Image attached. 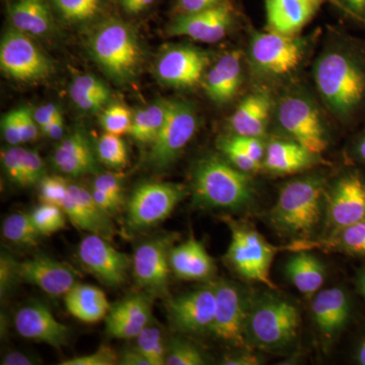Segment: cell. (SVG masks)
<instances>
[{
  "label": "cell",
  "instance_id": "6da1fadb",
  "mask_svg": "<svg viewBox=\"0 0 365 365\" xmlns=\"http://www.w3.org/2000/svg\"><path fill=\"white\" fill-rule=\"evenodd\" d=\"M313 78L332 116L356 123L365 115V41L338 34L317 57Z\"/></svg>",
  "mask_w": 365,
  "mask_h": 365
},
{
  "label": "cell",
  "instance_id": "7a4b0ae2",
  "mask_svg": "<svg viewBox=\"0 0 365 365\" xmlns=\"http://www.w3.org/2000/svg\"><path fill=\"white\" fill-rule=\"evenodd\" d=\"M326 177L309 173L281 187L277 200L268 213L271 227L292 242L309 241L325 212Z\"/></svg>",
  "mask_w": 365,
  "mask_h": 365
},
{
  "label": "cell",
  "instance_id": "3957f363",
  "mask_svg": "<svg viewBox=\"0 0 365 365\" xmlns=\"http://www.w3.org/2000/svg\"><path fill=\"white\" fill-rule=\"evenodd\" d=\"M192 191L197 205L232 211L249 207L256 195L251 175L218 155H207L197 162Z\"/></svg>",
  "mask_w": 365,
  "mask_h": 365
},
{
  "label": "cell",
  "instance_id": "277c9868",
  "mask_svg": "<svg viewBox=\"0 0 365 365\" xmlns=\"http://www.w3.org/2000/svg\"><path fill=\"white\" fill-rule=\"evenodd\" d=\"M317 37L318 34L288 36L266 30L255 32L246 57L250 72L265 85L289 78L306 62Z\"/></svg>",
  "mask_w": 365,
  "mask_h": 365
},
{
  "label": "cell",
  "instance_id": "5b68a950",
  "mask_svg": "<svg viewBox=\"0 0 365 365\" xmlns=\"http://www.w3.org/2000/svg\"><path fill=\"white\" fill-rule=\"evenodd\" d=\"M299 309L289 299L271 292L252 294L246 323L248 348L267 351L287 349L297 340Z\"/></svg>",
  "mask_w": 365,
  "mask_h": 365
},
{
  "label": "cell",
  "instance_id": "8992f818",
  "mask_svg": "<svg viewBox=\"0 0 365 365\" xmlns=\"http://www.w3.org/2000/svg\"><path fill=\"white\" fill-rule=\"evenodd\" d=\"M93 59L117 83L135 78L141 63V49L134 31L126 23L108 20L96 29L88 41Z\"/></svg>",
  "mask_w": 365,
  "mask_h": 365
},
{
  "label": "cell",
  "instance_id": "52a82bcc",
  "mask_svg": "<svg viewBox=\"0 0 365 365\" xmlns=\"http://www.w3.org/2000/svg\"><path fill=\"white\" fill-rule=\"evenodd\" d=\"M278 127L287 138L322 155L328 150L330 133L318 103L302 91H292L275 101L273 111Z\"/></svg>",
  "mask_w": 365,
  "mask_h": 365
},
{
  "label": "cell",
  "instance_id": "ba28073f",
  "mask_svg": "<svg viewBox=\"0 0 365 365\" xmlns=\"http://www.w3.org/2000/svg\"><path fill=\"white\" fill-rule=\"evenodd\" d=\"M230 227L232 241L225 260L237 275L261 283L269 289H277L270 277L271 264L279 248L269 244L263 235L248 222L223 218Z\"/></svg>",
  "mask_w": 365,
  "mask_h": 365
},
{
  "label": "cell",
  "instance_id": "9c48e42d",
  "mask_svg": "<svg viewBox=\"0 0 365 365\" xmlns=\"http://www.w3.org/2000/svg\"><path fill=\"white\" fill-rule=\"evenodd\" d=\"M198 117L193 105L174 101L167 122L150 144L148 165L155 170H165L176 160L195 135Z\"/></svg>",
  "mask_w": 365,
  "mask_h": 365
},
{
  "label": "cell",
  "instance_id": "30bf717a",
  "mask_svg": "<svg viewBox=\"0 0 365 365\" xmlns=\"http://www.w3.org/2000/svg\"><path fill=\"white\" fill-rule=\"evenodd\" d=\"M215 317L209 333L215 339L237 348H246V323L251 292L234 282L220 280L215 283Z\"/></svg>",
  "mask_w": 365,
  "mask_h": 365
},
{
  "label": "cell",
  "instance_id": "8fae6325",
  "mask_svg": "<svg viewBox=\"0 0 365 365\" xmlns=\"http://www.w3.org/2000/svg\"><path fill=\"white\" fill-rule=\"evenodd\" d=\"M324 215L325 235L365 220V177L359 170H346L327 189Z\"/></svg>",
  "mask_w": 365,
  "mask_h": 365
},
{
  "label": "cell",
  "instance_id": "7c38bea8",
  "mask_svg": "<svg viewBox=\"0 0 365 365\" xmlns=\"http://www.w3.org/2000/svg\"><path fill=\"white\" fill-rule=\"evenodd\" d=\"M186 195L182 185L148 182L137 187L127 208V223L133 230L157 225L169 217Z\"/></svg>",
  "mask_w": 365,
  "mask_h": 365
},
{
  "label": "cell",
  "instance_id": "4fadbf2b",
  "mask_svg": "<svg viewBox=\"0 0 365 365\" xmlns=\"http://www.w3.org/2000/svg\"><path fill=\"white\" fill-rule=\"evenodd\" d=\"M0 66L11 78L39 81L49 78L52 63L29 35L11 29L0 44Z\"/></svg>",
  "mask_w": 365,
  "mask_h": 365
},
{
  "label": "cell",
  "instance_id": "5bb4252c",
  "mask_svg": "<svg viewBox=\"0 0 365 365\" xmlns=\"http://www.w3.org/2000/svg\"><path fill=\"white\" fill-rule=\"evenodd\" d=\"M209 66L210 57L200 48L174 46L160 54L155 63V74L165 85L189 88L202 83Z\"/></svg>",
  "mask_w": 365,
  "mask_h": 365
},
{
  "label": "cell",
  "instance_id": "9a60e30c",
  "mask_svg": "<svg viewBox=\"0 0 365 365\" xmlns=\"http://www.w3.org/2000/svg\"><path fill=\"white\" fill-rule=\"evenodd\" d=\"M235 20V9L228 0L217 6L193 14H178L170 24L168 33L175 37H188L198 42L222 40Z\"/></svg>",
  "mask_w": 365,
  "mask_h": 365
},
{
  "label": "cell",
  "instance_id": "2e32d148",
  "mask_svg": "<svg viewBox=\"0 0 365 365\" xmlns=\"http://www.w3.org/2000/svg\"><path fill=\"white\" fill-rule=\"evenodd\" d=\"M78 258L107 287H121L126 282L131 266L130 258L115 249L109 240L98 235H86L79 244Z\"/></svg>",
  "mask_w": 365,
  "mask_h": 365
},
{
  "label": "cell",
  "instance_id": "e0dca14e",
  "mask_svg": "<svg viewBox=\"0 0 365 365\" xmlns=\"http://www.w3.org/2000/svg\"><path fill=\"white\" fill-rule=\"evenodd\" d=\"M215 283L170 299L169 312L178 330L187 334L209 333L215 317Z\"/></svg>",
  "mask_w": 365,
  "mask_h": 365
},
{
  "label": "cell",
  "instance_id": "ac0fdd59",
  "mask_svg": "<svg viewBox=\"0 0 365 365\" xmlns=\"http://www.w3.org/2000/svg\"><path fill=\"white\" fill-rule=\"evenodd\" d=\"M18 282L40 288L51 297H64L78 282L76 271L45 255L16 262Z\"/></svg>",
  "mask_w": 365,
  "mask_h": 365
},
{
  "label": "cell",
  "instance_id": "d6986e66",
  "mask_svg": "<svg viewBox=\"0 0 365 365\" xmlns=\"http://www.w3.org/2000/svg\"><path fill=\"white\" fill-rule=\"evenodd\" d=\"M169 247L167 239L151 240L143 242L134 254L132 266L137 284L151 294H167L172 270Z\"/></svg>",
  "mask_w": 365,
  "mask_h": 365
},
{
  "label": "cell",
  "instance_id": "ffe728a7",
  "mask_svg": "<svg viewBox=\"0 0 365 365\" xmlns=\"http://www.w3.org/2000/svg\"><path fill=\"white\" fill-rule=\"evenodd\" d=\"M60 207L78 230L101 235L109 241L114 237L115 227L110 215L98 205L91 192L85 187L69 182L68 191Z\"/></svg>",
  "mask_w": 365,
  "mask_h": 365
},
{
  "label": "cell",
  "instance_id": "44dd1931",
  "mask_svg": "<svg viewBox=\"0 0 365 365\" xmlns=\"http://www.w3.org/2000/svg\"><path fill=\"white\" fill-rule=\"evenodd\" d=\"M16 332L25 339L61 348L68 341V327L60 323L49 309L40 302L21 307L14 317Z\"/></svg>",
  "mask_w": 365,
  "mask_h": 365
},
{
  "label": "cell",
  "instance_id": "7402d4cb",
  "mask_svg": "<svg viewBox=\"0 0 365 365\" xmlns=\"http://www.w3.org/2000/svg\"><path fill=\"white\" fill-rule=\"evenodd\" d=\"M245 59L242 50H232L207 68L201 85L215 104L225 105L237 97L244 79Z\"/></svg>",
  "mask_w": 365,
  "mask_h": 365
},
{
  "label": "cell",
  "instance_id": "603a6c76",
  "mask_svg": "<svg viewBox=\"0 0 365 365\" xmlns=\"http://www.w3.org/2000/svg\"><path fill=\"white\" fill-rule=\"evenodd\" d=\"M328 1L335 4V0H264L266 31L299 35Z\"/></svg>",
  "mask_w": 365,
  "mask_h": 365
},
{
  "label": "cell",
  "instance_id": "cb8c5ba5",
  "mask_svg": "<svg viewBox=\"0 0 365 365\" xmlns=\"http://www.w3.org/2000/svg\"><path fill=\"white\" fill-rule=\"evenodd\" d=\"M323 163L321 155L287 137L272 138L266 144L263 169L275 176L302 174Z\"/></svg>",
  "mask_w": 365,
  "mask_h": 365
},
{
  "label": "cell",
  "instance_id": "d4e9b609",
  "mask_svg": "<svg viewBox=\"0 0 365 365\" xmlns=\"http://www.w3.org/2000/svg\"><path fill=\"white\" fill-rule=\"evenodd\" d=\"M275 101L270 91L260 88L242 98L228 120L232 134L263 137L267 132Z\"/></svg>",
  "mask_w": 365,
  "mask_h": 365
},
{
  "label": "cell",
  "instance_id": "484cf974",
  "mask_svg": "<svg viewBox=\"0 0 365 365\" xmlns=\"http://www.w3.org/2000/svg\"><path fill=\"white\" fill-rule=\"evenodd\" d=\"M314 325L326 340H333L349 323L351 299L341 287L319 290L312 304Z\"/></svg>",
  "mask_w": 365,
  "mask_h": 365
},
{
  "label": "cell",
  "instance_id": "4316f807",
  "mask_svg": "<svg viewBox=\"0 0 365 365\" xmlns=\"http://www.w3.org/2000/svg\"><path fill=\"white\" fill-rule=\"evenodd\" d=\"M150 299L133 294L111 307L106 317V330L117 339H135L151 323Z\"/></svg>",
  "mask_w": 365,
  "mask_h": 365
},
{
  "label": "cell",
  "instance_id": "83f0119b",
  "mask_svg": "<svg viewBox=\"0 0 365 365\" xmlns=\"http://www.w3.org/2000/svg\"><path fill=\"white\" fill-rule=\"evenodd\" d=\"M97 157L85 132L78 129L57 146L53 163L62 174L78 178L98 173Z\"/></svg>",
  "mask_w": 365,
  "mask_h": 365
},
{
  "label": "cell",
  "instance_id": "f1b7e54d",
  "mask_svg": "<svg viewBox=\"0 0 365 365\" xmlns=\"http://www.w3.org/2000/svg\"><path fill=\"white\" fill-rule=\"evenodd\" d=\"M170 265L175 275L184 280L209 279L215 271L212 257L193 235L170 250Z\"/></svg>",
  "mask_w": 365,
  "mask_h": 365
},
{
  "label": "cell",
  "instance_id": "f546056e",
  "mask_svg": "<svg viewBox=\"0 0 365 365\" xmlns=\"http://www.w3.org/2000/svg\"><path fill=\"white\" fill-rule=\"evenodd\" d=\"M319 249L327 252H338L352 257L365 258V220L336 230L332 234L318 241H297L285 247H280V251L297 252L302 250Z\"/></svg>",
  "mask_w": 365,
  "mask_h": 365
},
{
  "label": "cell",
  "instance_id": "4dcf8cb0",
  "mask_svg": "<svg viewBox=\"0 0 365 365\" xmlns=\"http://www.w3.org/2000/svg\"><path fill=\"white\" fill-rule=\"evenodd\" d=\"M68 313L83 323L93 324L105 319L111 306L105 292L93 285L76 283L64 295Z\"/></svg>",
  "mask_w": 365,
  "mask_h": 365
},
{
  "label": "cell",
  "instance_id": "1f68e13d",
  "mask_svg": "<svg viewBox=\"0 0 365 365\" xmlns=\"http://www.w3.org/2000/svg\"><path fill=\"white\" fill-rule=\"evenodd\" d=\"M14 29L32 36H44L54 28L51 6L47 0H14L9 9Z\"/></svg>",
  "mask_w": 365,
  "mask_h": 365
},
{
  "label": "cell",
  "instance_id": "d6a6232c",
  "mask_svg": "<svg viewBox=\"0 0 365 365\" xmlns=\"http://www.w3.org/2000/svg\"><path fill=\"white\" fill-rule=\"evenodd\" d=\"M285 273L295 288L309 297L318 294L325 282V267L306 250L294 252L287 262Z\"/></svg>",
  "mask_w": 365,
  "mask_h": 365
},
{
  "label": "cell",
  "instance_id": "836d02e7",
  "mask_svg": "<svg viewBox=\"0 0 365 365\" xmlns=\"http://www.w3.org/2000/svg\"><path fill=\"white\" fill-rule=\"evenodd\" d=\"M173 102L174 101L158 100L144 109L138 110L132 118L129 135L137 143L150 145L167 122Z\"/></svg>",
  "mask_w": 365,
  "mask_h": 365
},
{
  "label": "cell",
  "instance_id": "e575fe53",
  "mask_svg": "<svg viewBox=\"0 0 365 365\" xmlns=\"http://www.w3.org/2000/svg\"><path fill=\"white\" fill-rule=\"evenodd\" d=\"M2 234L7 241L20 246H35L41 237L32 215L23 212L7 216L2 225Z\"/></svg>",
  "mask_w": 365,
  "mask_h": 365
},
{
  "label": "cell",
  "instance_id": "d590c367",
  "mask_svg": "<svg viewBox=\"0 0 365 365\" xmlns=\"http://www.w3.org/2000/svg\"><path fill=\"white\" fill-rule=\"evenodd\" d=\"M136 348L145 355L150 365H163L167 362L168 347L162 329L150 324L135 338Z\"/></svg>",
  "mask_w": 365,
  "mask_h": 365
},
{
  "label": "cell",
  "instance_id": "8d00e7d4",
  "mask_svg": "<svg viewBox=\"0 0 365 365\" xmlns=\"http://www.w3.org/2000/svg\"><path fill=\"white\" fill-rule=\"evenodd\" d=\"M104 0H51L59 16L68 23H83L96 18Z\"/></svg>",
  "mask_w": 365,
  "mask_h": 365
},
{
  "label": "cell",
  "instance_id": "74e56055",
  "mask_svg": "<svg viewBox=\"0 0 365 365\" xmlns=\"http://www.w3.org/2000/svg\"><path fill=\"white\" fill-rule=\"evenodd\" d=\"M97 155L107 167L113 170H121L128 163V150L120 135L107 133L98 139Z\"/></svg>",
  "mask_w": 365,
  "mask_h": 365
},
{
  "label": "cell",
  "instance_id": "f35d334b",
  "mask_svg": "<svg viewBox=\"0 0 365 365\" xmlns=\"http://www.w3.org/2000/svg\"><path fill=\"white\" fill-rule=\"evenodd\" d=\"M41 235H50L66 227V213L59 206L44 203L31 213Z\"/></svg>",
  "mask_w": 365,
  "mask_h": 365
},
{
  "label": "cell",
  "instance_id": "ab89813d",
  "mask_svg": "<svg viewBox=\"0 0 365 365\" xmlns=\"http://www.w3.org/2000/svg\"><path fill=\"white\" fill-rule=\"evenodd\" d=\"M218 150L222 151V157L227 158L228 162L235 165L237 169L247 173V174H256L263 169L262 163L257 162L250 157L242 148L235 143L232 135L223 136L218 140Z\"/></svg>",
  "mask_w": 365,
  "mask_h": 365
},
{
  "label": "cell",
  "instance_id": "60d3db41",
  "mask_svg": "<svg viewBox=\"0 0 365 365\" xmlns=\"http://www.w3.org/2000/svg\"><path fill=\"white\" fill-rule=\"evenodd\" d=\"M203 353L189 341L174 338L168 347V365H202L205 364Z\"/></svg>",
  "mask_w": 365,
  "mask_h": 365
},
{
  "label": "cell",
  "instance_id": "b9f144b4",
  "mask_svg": "<svg viewBox=\"0 0 365 365\" xmlns=\"http://www.w3.org/2000/svg\"><path fill=\"white\" fill-rule=\"evenodd\" d=\"M132 118L133 116L128 108L123 105L114 104L109 106L103 112L101 125L107 133L121 136L122 134L128 133L132 124Z\"/></svg>",
  "mask_w": 365,
  "mask_h": 365
},
{
  "label": "cell",
  "instance_id": "7bdbcfd3",
  "mask_svg": "<svg viewBox=\"0 0 365 365\" xmlns=\"http://www.w3.org/2000/svg\"><path fill=\"white\" fill-rule=\"evenodd\" d=\"M73 95L90 96L101 98L107 103L111 98V93L108 86L101 79L90 74L76 76L73 79L71 86V96Z\"/></svg>",
  "mask_w": 365,
  "mask_h": 365
},
{
  "label": "cell",
  "instance_id": "ee69618b",
  "mask_svg": "<svg viewBox=\"0 0 365 365\" xmlns=\"http://www.w3.org/2000/svg\"><path fill=\"white\" fill-rule=\"evenodd\" d=\"M40 184V197L43 202L61 206L68 191L69 182L59 176H47Z\"/></svg>",
  "mask_w": 365,
  "mask_h": 365
},
{
  "label": "cell",
  "instance_id": "f6af8a7d",
  "mask_svg": "<svg viewBox=\"0 0 365 365\" xmlns=\"http://www.w3.org/2000/svg\"><path fill=\"white\" fill-rule=\"evenodd\" d=\"M45 165L39 153L33 150L25 151L21 187H30L38 184L44 178Z\"/></svg>",
  "mask_w": 365,
  "mask_h": 365
},
{
  "label": "cell",
  "instance_id": "bcb514c9",
  "mask_svg": "<svg viewBox=\"0 0 365 365\" xmlns=\"http://www.w3.org/2000/svg\"><path fill=\"white\" fill-rule=\"evenodd\" d=\"M61 365H115L119 364V355L109 346L102 345L95 352L62 361Z\"/></svg>",
  "mask_w": 365,
  "mask_h": 365
},
{
  "label": "cell",
  "instance_id": "7dc6e473",
  "mask_svg": "<svg viewBox=\"0 0 365 365\" xmlns=\"http://www.w3.org/2000/svg\"><path fill=\"white\" fill-rule=\"evenodd\" d=\"M25 148L21 146H11L6 151H2L1 160L6 177L11 182L20 186L21 170H23L24 155Z\"/></svg>",
  "mask_w": 365,
  "mask_h": 365
},
{
  "label": "cell",
  "instance_id": "c3c4849f",
  "mask_svg": "<svg viewBox=\"0 0 365 365\" xmlns=\"http://www.w3.org/2000/svg\"><path fill=\"white\" fill-rule=\"evenodd\" d=\"M107 194L113 200L116 201L120 206L123 203V189L121 180L113 174H101L96 178L93 188Z\"/></svg>",
  "mask_w": 365,
  "mask_h": 365
},
{
  "label": "cell",
  "instance_id": "681fc988",
  "mask_svg": "<svg viewBox=\"0 0 365 365\" xmlns=\"http://www.w3.org/2000/svg\"><path fill=\"white\" fill-rule=\"evenodd\" d=\"M18 282L16 276V261L9 255L2 254L0 260V295L6 297L14 283Z\"/></svg>",
  "mask_w": 365,
  "mask_h": 365
},
{
  "label": "cell",
  "instance_id": "f907efd6",
  "mask_svg": "<svg viewBox=\"0 0 365 365\" xmlns=\"http://www.w3.org/2000/svg\"><path fill=\"white\" fill-rule=\"evenodd\" d=\"M1 129L4 139L9 145L16 146L23 143L18 109L4 115L2 118Z\"/></svg>",
  "mask_w": 365,
  "mask_h": 365
},
{
  "label": "cell",
  "instance_id": "816d5d0a",
  "mask_svg": "<svg viewBox=\"0 0 365 365\" xmlns=\"http://www.w3.org/2000/svg\"><path fill=\"white\" fill-rule=\"evenodd\" d=\"M19 120H20L21 139L23 143H32L36 140L39 134V125L34 118V113L28 108H19Z\"/></svg>",
  "mask_w": 365,
  "mask_h": 365
},
{
  "label": "cell",
  "instance_id": "f5cc1de1",
  "mask_svg": "<svg viewBox=\"0 0 365 365\" xmlns=\"http://www.w3.org/2000/svg\"><path fill=\"white\" fill-rule=\"evenodd\" d=\"M335 6L353 21L365 26V0H335Z\"/></svg>",
  "mask_w": 365,
  "mask_h": 365
},
{
  "label": "cell",
  "instance_id": "db71d44e",
  "mask_svg": "<svg viewBox=\"0 0 365 365\" xmlns=\"http://www.w3.org/2000/svg\"><path fill=\"white\" fill-rule=\"evenodd\" d=\"M225 0H177L178 14L197 13L222 4Z\"/></svg>",
  "mask_w": 365,
  "mask_h": 365
},
{
  "label": "cell",
  "instance_id": "11a10c76",
  "mask_svg": "<svg viewBox=\"0 0 365 365\" xmlns=\"http://www.w3.org/2000/svg\"><path fill=\"white\" fill-rule=\"evenodd\" d=\"M61 115L59 108L55 104H47L42 106L39 109L34 113V118L36 122L39 125L40 128H43L45 125L50 123L55 118Z\"/></svg>",
  "mask_w": 365,
  "mask_h": 365
},
{
  "label": "cell",
  "instance_id": "9f6ffc18",
  "mask_svg": "<svg viewBox=\"0 0 365 365\" xmlns=\"http://www.w3.org/2000/svg\"><path fill=\"white\" fill-rule=\"evenodd\" d=\"M350 155L355 163L365 168V127L353 138Z\"/></svg>",
  "mask_w": 365,
  "mask_h": 365
},
{
  "label": "cell",
  "instance_id": "6f0895ef",
  "mask_svg": "<svg viewBox=\"0 0 365 365\" xmlns=\"http://www.w3.org/2000/svg\"><path fill=\"white\" fill-rule=\"evenodd\" d=\"M262 359L258 354L249 351L240 353V354L230 355L223 359L222 364L225 365H257L261 364Z\"/></svg>",
  "mask_w": 365,
  "mask_h": 365
},
{
  "label": "cell",
  "instance_id": "680465c9",
  "mask_svg": "<svg viewBox=\"0 0 365 365\" xmlns=\"http://www.w3.org/2000/svg\"><path fill=\"white\" fill-rule=\"evenodd\" d=\"M119 364L121 365H150V362L146 359L140 350L137 348L125 350L119 356Z\"/></svg>",
  "mask_w": 365,
  "mask_h": 365
},
{
  "label": "cell",
  "instance_id": "91938a15",
  "mask_svg": "<svg viewBox=\"0 0 365 365\" xmlns=\"http://www.w3.org/2000/svg\"><path fill=\"white\" fill-rule=\"evenodd\" d=\"M153 2L155 0H120L125 13L131 16L143 13Z\"/></svg>",
  "mask_w": 365,
  "mask_h": 365
},
{
  "label": "cell",
  "instance_id": "94428289",
  "mask_svg": "<svg viewBox=\"0 0 365 365\" xmlns=\"http://www.w3.org/2000/svg\"><path fill=\"white\" fill-rule=\"evenodd\" d=\"M37 364V359L20 351L7 353L1 361L2 365H33Z\"/></svg>",
  "mask_w": 365,
  "mask_h": 365
},
{
  "label": "cell",
  "instance_id": "6125c7cd",
  "mask_svg": "<svg viewBox=\"0 0 365 365\" xmlns=\"http://www.w3.org/2000/svg\"><path fill=\"white\" fill-rule=\"evenodd\" d=\"M43 133L52 139L62 138L64 134V121L62 114L52 120L50 123L41 128Z\"/></svg>",
  "mask_w": 365,
  "mask_h": 365
},
{
  "label": "cell",
  "instance_id": "be15d7a7",
  "mask_svg": "<svg viewBox=\"0 0 365 365\" xmlns=\"http://www.w3.org/2000/svg\"><path fill=\"white\" fill-rule=\"evenodd\" d=\"M355 287L357 292L365 299V266L357 271L355 276Z\"/></svg>",
  "mask_w": 365,
  "mask_h": 365
},
{
  "label": "cell",
  "instance_id": "e7e4bbea",
  "mask_svg": "<svg viewBox=\"0 0 365 365\" xmlns=\"http://www.w3.org/2000/svg\"><path fill=\"white\" fill-rule=\"evenodd\" d=\"M355 361L360 365H365V336L357 346L355 351Z\"/></svg>",
  "mask_w": 365,
  "mask_h": 365
}]
</instances>
